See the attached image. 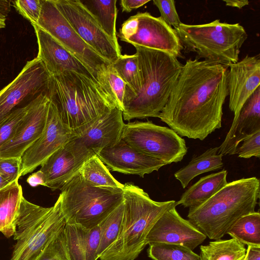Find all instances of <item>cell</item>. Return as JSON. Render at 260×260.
Masks as SVG:
<instances>
[{"mask_svg":"<svg viewBox=\"0 0 260 260\" xmlns=\"http://www.w3.org/2000/svg\"><path fill=\"white\" fill-rule=\"evenodd\" d=\"M82 179L95 186L123 188L124 184L115 179L97 155L90 157L79 172Z\"/></svg>","mask_w":260,"mask_h":260,"instance_id":"f546056e","label":"cell"},{"mask_svg":"<svg viewBox=\"0 0 260 260\" xmlns=\"http://www.w3.org/2000/svg\"><path fill=\"white\" fill-rule=\"evenodd\" d=\"M124 204L116 207L100 223L101 238L98 251L99 258L110 247L116 239L120 230L123 217Z\"/></svg>","mask_w":260,"mask_h":260,"instance_id":"d6a6232c","label":"cell"},{"mask_svg":"<svg viewBox=\"0 0 260 260\" xmlns=\"http://www.w3.org/2000/svg\"><path fill=\"white\" fill-rule=\"evenodd\" d=\"M37 260H71L63 231L50 242Z\"/></svg>","mask_w":260,"mask_h":260,"instance_id":"d590c367","label":"cell"},{"mask_svg":"<svg viewBox=\"0 0 260 260\" xmlns=\"http://www.w3.org/2000/svg\"><path fill=\"white\" fill-rule=\"evenodd\" d=\"M138 25V20L135 15L131 16L121 25L117 36L120 40L125 42L136 32Z\"/></svg>","mask_w":260,"mask_h":260,"instance_id":"60d3db41","label":"cell"},{"mask_svg":"<svg viewBox=\"0 0 260 260\" xmlns=\"http://www.w3.org/2000/svg\"><path fill=\"white\" fill-rule=\"evenodd\" d=\"M226 234L244 245L260 246L259 211L241 217L231 226Z\"/></svg>","mask_w":260,"mask_h":260,"instance_id":"f1b7e54d","label":"cell"},{"mask_svg":"<svg viewBox=\"0 0 260 260\" xmlns=\"http://www.w3.org/2000/svg\"><path fill=\"white\" fill-rule=\"evenodd\" d=\"M23 197L18 180L0 188V232L7 238L14 234L15 222Z\"/></svg>","mask_w":260,"mask_h":260,"instance_id":"d4e9b609","label":"cell"},{"mask_svg":"<svg viewBox=\"0 0 260 260\" xmlns=\"http://www.w3.org/2000/svg\"><path fill=\"white\" fill-rule=\"evenodd\" d=\"M149 245L148 256L153 260H201L200 255L183 245L166 243Z\"/></svg>","mask_w":260,"mask_h":260,"instance_id":"836d02e7","label":"cell"},{"mask_svg":"<svg viewBox=\"0 0 260 260\" xmlns=\"http://www.w3.org/2000/svg\"><path fill=\"white\" fill-rule=\"evenodd\" d=\"M30 104L14 110L0 122V147L13 137Z\"/></svg>","mask_w":260,"mask_h":260,"instance_id":"e575fe53","label":"cell"},{"mask_svg":"<svg viewBox=\"0 0 260 260\" xmlns=\"http://www.w3.org/2000/svg\"><path fill=\"white\" fill-rule=\"evenodd\" d=\"M121 139L143 154L167 165L181 161L187 152L184 139L171 128L151 121L124 124Z\"/></svg>","mask_w":260,"mask_h":260,"instance_id":"9c48e42d","label":"cell"},{"mask_svg":"<svg viewBox=\"0 0 260 260\" xmlns=\"http://www.w3.org/2000/svg\"><path fill=\"white\" fill-rule=\"evenodd\" d=\"M58 197L66 223L92 229L123 202V190L92 185L78 173L62 188Z\"/></svg>","mask_w":260,"mask_h":260,"instance_id":"ba28073f","label":"cell"},{"mask_svg":"<svg viewBox=\"0 0 260 260\" xmlns=\"http://www.w3.org/2000/svg\"><path fill=\"white\" fill-rule=\"evenodd\" d=\"M21 167V157H0V175L9 183L20 177Z\"/></svg>","mask_w":260,"mask_h":260,"instance_id":"f35d334b","label":"cell"},{"mask_svg":"<svg viewBox=\"0 0 260 260\" xmlns=\"http://www.w3.org/2000/svg\"><path fill=\"white\" fill-rule=\"evenodd\" d=\"M41 14L36 25L48 32L83 62L97 81L98 75L111 63L81 38L53 0H41Z\"/></svg>","mask_w":260,"mask_h":260,"instance_id":"30bf717a","label":"cell"},{"mask_svg":"<svg viewBox=\"0 0 260 260\" xmlns=\"http://www.w3.org/2000/svg\"><path fill=\"white\" fill-rule=\"evenodd\" d=\"M48 96L72 131L117 107L97 81L73 71L51 76Z\"/></svg>","mask_w":260,"mask_h":260,"instance_id":"5b68a950","label":"cell"},{"mask_svg":"<svg viewBox=\"0 0 260 260\" xmlns=\"http://www.w3.org/2000/svg\"><path fill=\"white\" fill-rule=\"evenodd\" d=\"M218 150V147L207 149L201 155L193 157L186 166L174 173L175 177L183 188L197 176L222 168L223 156L217 153Z\"/></svg>","mask_w":260,"mask_h":260,"instance_id":"484cf974","label":"cell"},{"mask_svg":"<svg viewBox=\"0 0 260 260\" xmlns=\"http://www.w3.org/2000/svg\"><path fill=\"white\" fill-rule=\"evenodd\" d=\"M136 49L141 87L134 94L125 96L123 119L157 117L170 96L183 64L165 52L139 45Z\"/></svg>","mask_w":260,"mask_h":260,"instance_id":"7a4b0ae2","label":"cell"},{"mask_svg":"<svg viewBox=\"0 0 260 260\" xmlns=\"http://www.w3.org/2000/svg\"><path fill=\"white\" fill-rule=\"evenodd\" d=\"M236 154L238 157L249 158L252 156L260 157V131H258L243 141L238 147Z\"/></svg>","mask_w":260,"mask_h":260,"instance_id":"ab89813d","label":"cell"},{"mask_svg":"<svg viewBox=\"0 0 260 260\" xmlns=\"http://www.w3.org/2000/svg\"><path fill=\"white\" fill-rule=\"evenodd\" d=\"M11 1L0 0V17L6 18L11 10Z\"/></svg>","mask_w":260,"mask_h":260,"instance_id":"f6af8a7d","label":"cell"},{"mask_svg":"<svg viewBox=\"0 0 260 260\" xmlns=\"http://www.w3.org/2000/svg\"><path fill=\"white\" fill-rule=\"evenodd\" d=\"M101 226L86 229L66 223L63 233L71 260H97L101 238Z\"/></svg>","mask_w":260,"mask_h":260,"instance_id":"603a6c76","label":"cell"},{"mask_svg":"<svg viewBox=\"0 0 260 260\" xmlns=\"http://www.w3.org/2000/svg\"><path fill=\"white\" fill-rule=\"evenodd\" d=\"M73 136V131L62 121L55 105L50 101L44 131L21 157L20 177L41 166L56 150L68 143Z\"/></svg>","mask_w":260,"mask_h":260,"instance_id":"5bb4252c","label":"cell"},{"mask_svg":"<svg viewBox=\"0 0 260 260\" xmlns=\"http://www.w3.org/2000/svg\"><path fill=\"white\" fill-rule=\"evenodd\" d=\"M124 124L122 111L115 107L73 130V136L69 142L74 150L89 158L117 143Z\"/></svg>","mask_w":260,"mask_h":260,"instance_id":"7c38bea8","label":"cell"},{"mask_svg":"<svg viewBox=\"0 0 260 260\" xmlns=\"http://www.w3.org/2000/svg\"><path fill=\"white\" fill-rule=\"evenodd\" d=\"M138 25L136 33L125 42L168 53L176 57L181 56L184 47L176 31L161 17L147 12L136 15Z\"/></svg>","mask_w":260,"mask_h":260,"instance_id":"2e32d148","label":"cell"},{"mask_svg":"<svg viewBox=\"0 0 260 260\" xmlns=\"http://www.w3.org/2000/svg\"><path fill=\"white\" fill-rule=\"evenodd\" d=\"M149 2L150 1L147 0H121L120 5L122 12L129 13L132 10L137 9Z\"/></svg>","mask_w":260,"mask_h":260,"instance_id":"b9f144b4","label":"cell"},{"mask_svg":"<svg viewBox=\"0 0 260 260\" xmlns=\"http://www.w3.org/2000/svg\"><path fill=\"white\" fill-rule=\"evenodd\" d=\"M85 8L93 15L103 30L112 40L117 48L121 49L116 29L117 9V0H80Z\"/></svg>","mask_w":260,"mask_h":260,"instance_id":"4316f807","label":"cell"},{"mask_svg":"<svg viewBox=\"0 0 260 260\" xmlns=\"http://www.w3.org/2000/svg\"><path fill=\"white\" fill-rule=\"evenodd\" d=\"M228 71L226 66L187 59L157 118L180 137L204 140L221 127Z\"/></svg>","mask_w":260,"mask_h":260,"instance_id":"6da1fadb","label":"cell"},{"mask_svg":"<svg viewBox=\"0 0 260 260\" xmlns=\"http://www.w3.org/2000/svg\"><path fill=\"white\" fill-rule=\"evenodd\" d=\"M260 197L255 177L228 183L202 205L189 208L188 220L211 240L220 239L241 217L254 212Z\"/></svg>","mask_w":260,"mask_h":260,"instance_id":"3957f363","label":"cell"},{"mask_svg":"<svg viewBox=\"0 0 260 260\" xmlns=\"http://www.w3.org/2000/svg\"><path fill=\"white\" fill-rule=\"evenodd\" d=\"M260 131V86L242 107L236 122L218 147L217 153L222 156L236 154L239 144Z\"/></svg>","mask_w":260,"mask_h":260,"instance_id":"7402d4cb","label":"cell"},{"mask_svg":"<svg viewBox=\"0 0 260 260\" xmlns=\"http://www.w3.org/2000/svg\"><path fill=\"white\" fill-rule=\"evenodd\" d=\"M66 222L58 198L43 207L22 197L13 235L16 241L10 260H37L46 246L63 231Z\"/></svg>","mask_w":260,"mask_h":260,"instance_id":"8992f818","label":"cell"},{"mask_svg":"<svg viewBox=\"0 0 260 260\" xmlns=\"http://www.w3.org/2000/svg\"><path fill=\"white\" fill-rule=\"evenodd\" d=\"M185 48L208 62L229 67L238 61L240 49L248 38L239 23L216 19L201 24L181 23L175 30Z\"/></svg>","mask_w":260,"mask_h":260,"instance_id":"52a82bcc","label":"cell"},{"mask_svg":"<svg viewBox=\"0 0 260 260\" xmlns=\"http://www.w3.org/2000/svg\"><path fill=\"white\" fill-rule=\"evenodd\" d=\"M124 210L118 235L100 260H134L147 245L146 238L158 218L177 201L158 202L133 183L124 184Z\"/></svg>","mask_w":260,"mask_h":260,"instance_id":"277c9868","label":"cell"},{"mask_svg":"<svg viewBox=\"0 0 260 260\" xmlns=\"http://www.w3.org/2000/svg\"><path fill=\"white\" fill-rule=\"evenodd\" d=\"M112 64L118 74L126 84L124 96L138 92L141 87V78L136 54H121Z\"/></svg>","mask_w":260,"mask_h":260,"instance_id":"4dcf8cb0","label":"cell"},{"mask_svg":"<svg viewBox=\"0 0 260 260\" xmlns=\"http://www.w3.org/2000/svg\"><path fill=\"white\" fill-rule=\"evenodd\" d=\"M49 103L45 94L31 103L13 137L0 147V157L20 158L39 138L45 127Z\"/></svg>","mask_w":260,"mask_h":260,"instance_id":"9a60e30c","label":"cell"},{"mask_svg":"<svg viewBox=\"0 0 260 260\" xmlns=\"http://www.w3.org/2000/svg\"><path fill=\"white\" fill-rule=\"evenodd\" d=\"M6 18L0 17V29L5 27Z\"/></svg>","mask_w":260,"mask_h":260,"instance_id":"c3c4849f","label":"cell"},{"mask_svg":"<svg viewBox=\"0 0 260 260\" xmlns=\"http://www.w3.org/2000/svg\"><path fill=\"white\" fill-rule=\"evenodd\" d=\"M153 4L158 8L161 18L175 30L182 23L177 12L175 2L173 0H153Z\"/></svg>","mask_w":260,"mask_h":260,"instance_id":"74e56055","label":"cell"},{"mask_svg":"<svg viewBox=\"0 0 260 260\" xmlns=\"http://www.w3.org/2000/svg\"><path fill=\"white\" fill-rule=\"evenodd\" d=\"M88 159L74 150L69 142L42 164L40 170L45 176L46 186L61 190Z\"/></svg>","mask_w":260,"mask_h":260,"instance_id":"44dd1931","label":"cell"},{"mask_svg":"<svg viewBox=\"0 0 260 260\" xmlns=\"http://www.w3.org/2000/svg\"><path fill=\"white\" fill-rule=\"evenodd\" d=\"M16 11L32 25H36L41 14V0L11 1Z\"/></svg>","mask_w":260,"mask_h":260,"instance_id":"8d00e7d4","label":"cell"},{"mask_svg":"<svg viewBox=\"0 0 260 260\" xmlns=\"http://www.w3.org/2000/svg\"><path fill=\"white\" fill-rule=\"evenodd\" d=\"M97 81L116 106L123 111L126 84L118 74L112 63L107 66L98 75Z\"/></svg>","mask_w":260,"mask_h":260,"instance_id":"1f68e13d","label":"cell"},{"mask_svg":"<svg viewBox=\"0 0 260 260\" xmlns=\"http://www.w3.org/2000/svg\"><path fill=\"white\" fill-rule=\"evenodd\" d=\"M207 237L188 220L183 218L173 207L156 221L146 238L147 245L172 244L193 250Z\"/></svg>","mask_w":260,"mask_h":260,"instance_id":"e0dca14e","label":"cell"},{"mask_svg":"<svg viewBox=\"0 0 260 260\" xmlns=\"http://www.w3.org/2000/svg\"><path fill=\"white\" fill-rule=\"evenodd\" d=\"M9 182L5 180L1 175H0V188L7 185L9 184Z\"/></svg>","mask_w":260,"mask_h":260,"instance_id":"7dc6e473","label":"cell"},{"mask_svg":"<svg viewBox=\"0 0 260 260\" xmlns=\"http://www.w3.org/2000/svg\"><path fill=\"white\" fill-rule=\"evenodd\" d=\"M243 260H260V246H248Z\"/></svg>","mask_w":260,"mask_h":260,"instance_id":"ee69618b","label":"cell"},{"mask_svg":"<svg viewBox=\"0 0 260 260\" xmlns=\"http://www.w3.org/2000/svg\"><path fill=\"white\" fill-rule=\"evenodd\" d=\"M39 51L37 56L51 76L65 71H73L92 80H96L88 68L48 32L32 25Z\"/></svg>","mask_w":260,"mask_h":260,"instance_id":"ffe728a7","label":"cell"},{"mask_svg":"<svg viewBox=\"0 0 260 260\" xmlns=\"http://www.w3.org/2000/svg\"><path fill=\"white\" fill-rule=\"evenodd\" d=\"M81 38L101 56L113 63L121 55L117 47L80 0H53Z\"/></svg>","mask_w":260,"mask_h":260,"instance_id":"4fadbf2b","label":"cell"},{"mask_svg":"<svg viewBox=\"0 0 260 260\" xmlns=\"http://www.w3.org/2000/svg\"><path fill=\"white\" fill-rule=\"evenodd\" d=\"M246 248L237 240L218 239L200 246L201 260H243Z\"/></svg>","mask_w":260,"mask_h":260,"instance_id":"83f0119b","label":"cell"},{"mask_svg":"<svg viewBox=\"0 0 260 260\" xmlns=\"http://www.w3.org/2000/svg\"><path fill=\"white\" fill-rule=\"evenodd\" d=\"M26 182L32 187L38 185L46 186V178L44 173L40 170L32 173L27 178Z\"/></svg>","mask_w":260,"mask_h":260,"instance_id":"7bdbcfd3","label":"cell"},{"mask_svg":"<svg viewBox=\"0 0 260 260\" xmlns=\"http://www.w3.org/2000/svg\"><path fill=\"white\" fill-rule=\"evenodd\" d=\"M51 75L37 57L28 61L18 76L0 91V122L14 110L41 94L48 96Z\"/></svg>","mask_w":260,"mask_h":260,"instance_id":"8fae6325","label":"cell"},{"mask_svg":"<svg viewBox=\"0 0 260 260\" xmlns=\"http://www.w3.org/2000/svg\"><path fill=\"white\" fill-rule=\"evenodd\" d=\"M227 174L223 170L201 178L183 193L177 205L189 209L202 205L228 184Z\"/></svg>","mask_w":260,"mask_h":260,"instance_id":"cb8c5ba5","label":"cell"},{"mask_svg":"<svg viewBox=\"0 0 260 260\" xmlns=\"http://www.w3.org/2000/svg\"><path fill=\"white\" fill-rule=\"evenodd\" d=\"M97 155L113 171L137 175L141 177L157 171L167 165L163 161L143 154L121 139L114 145L103 149Z\"/></svg>","mask_w":260,"mask_h":260,"instance_id":"d6986e66","label":"cell"},{"mask_svg":"<svg viewBox=\"0 0 260 260\" xmlns=\"http://www.w3.org/2000/svg\"><path fill=\"white\" fill-rule=\"evenodd\" d=\"M228 89L229 108L234 113L232 124L236 121L247 100L260 86V57L247 55L229 66Z\"/></svg>","mask_w":260,"mask_h":260,"instance_id":"ac0fdd59","label":"cell"},{"mask_svg":"<svg viewBox=\"0 0 260 260\" xmlns=\"http://www.w3.org/2000/svg\"><path fill=\"white\" fill-rule=\"evenodd\" d=\"M226 6L241 9L249 4L247 0H223Z\"/></svg>","mask_w":260,"mask_h":260,"instance_id":"bcb514c9","label":"cell"}]
</instances>
